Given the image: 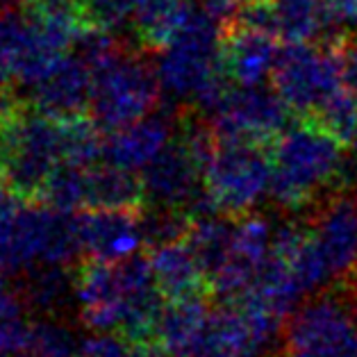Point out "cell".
<instances>
[{
    "instance_id": "obj_6",
    "label": "cell",
    "mask_w": 357,
    "mask_h": 357,
    "mask_svg": "<svg viewBox=\"0 0 357 357\" xmlns=\"http://www.w3.org/2000/svg\"><path fill=\"white\" fill-rule=\"evenodd\" d=\"M271 84L296 119H305L335 93L342 80V64L330 43H282L271 73Z\"/></svg>"
},
{
    "instance_id": "obj_5",
    "label": "cell",
    "mask_w": 357,
    "mask_h": 357,
    "mask_svg": "<svg viewBox=\"0 0 357 357\" xmlns=\"http://www.w3.org/2000/svg\"><path fill=\"white\" fill-rule=\"evenodd\" d=\"M146 50H126L114 62L93 73L91 119L102 130L123 126L153 114L162 100V82L158 66L146 59Z\"/></svg>"
},
{
    "instance_id": "obj_19",
    "label": "cell",
    "mask_w": 357,
    "mask_h": 357,
    "mask_svg": "<svg viewBox=\"0 0 357 357\" xmlns=\"http://www.w3.org/2000/svg\"><path fill=\"white\" fill-rule=\"evenodd\" d=\"M176 116L169 114H148L135 123L123 126L112 132L105 139V153L102 158L109 164H116L121 169L142 171L164 146L171 142L173 135V121Z\"/></svg>"
},
{
    "instance_id": "obj_31",
    "label": "cell",
    "mask_w": 357,
    "mask_h": 357,
    "mask_svg": "<svg viewBox=\"0 0 357 357\" xmlns=\"http://www.w3.org/2000/svg\"><path fill=\"white\" fill-rule=\"evenodd\" d=\"M335 48L342 64V80L348 91L355 93L357 98V32L344 30L335 39Z\"/></svg>"
},
{
    "instance_id": "obj_21",
    "label": "cell",
    "mask_w": 357,
    "mask_h": 357,
    "mask_svg": "<svg viewBox=\"0 0 357 357\" xmlns=\"http://www.w3.org/2000/svg\"><path fill=\"white\" fill-rule=\"evenodd\" d=\"M148 205L146 187L137 171L116 164L86 169V210H135Z\"/></svg>"
},
{
    "instance_id": "obj_28",
    "label": "cell",
    "mask_w": 357,
    "mask_h": 357,
    "mask_svg": "<svg viewBox=\"0 0 357 357\" xmlns=\"http://www.w3.org/2000/svg\"><path fill=\"white\" fill-rule=\"evenodd\" d=\"M77 346L80 342L71 328L53 319H43L32 324L28 342L16 357H75Z\"/></svg>"
},
{
    "instance_id": "obj_9",
    "label": "cell",
    "mask_w": 357,
    "mask_h": 357,
    "mask_svg": "<svg viewBox=\"0 0 357 357\" xmlns=\"http://www.w3.org/2000/svg\"><path fill=\"white\" fill-rule=\"evenodd\" d=\"M312 241L330 284L357 273V198L344 189L314 207L310 216Z\"/></svg>"
},
{
    "instance_id": "obj_17",
    "label": "cell",
    "mask_w": 357,
    "mask_h": 357,
    "mask_svg": "<svg viewBox=\"0 0 357 357\" xmlns=\"http://www.w3.org/2000/svg\"><path fill=\"white\" fill-rule=\"evenodd\" d=\"M151 271L164 301H180L191 296H212L210 278L200 264L187 237L146 248Z\"/></svg>"
},
{
    "instance_id": "obj_35",
    "label": "cell",
    "mask_w": 357,
    "mask_h": 357,
    "mask_svg": "<svg viewBox=\"0 0 357 357\" xmlns=\"http://www.w3.org/2000/svg\"><path fill=\"white\" fill-rule=\"evenodd\" d=\"M3 123H5V116L0 114V139H3Z\"/></svg>"
},
{
    "instance_id": "obj_13",
    "label": "cell",
    "mask_w": 357,
    "mask_h": 357,
    "mask_svg": "<svg viewBox=\"0 0 357 357\" xmlns=\"http://www.w3.org/2000/svg\"><path fill=\"white\" fill-rule=\"evenodd\" d=\"M146 196L153 205L187 210L203 191V169L187 137L176 128V137L142 169Z\"/></svg>"
},
{
    "instance_id": "obj_3",
    "label": "cell",
    "mask_w": 357,
    "mask_h": 357,
    "mask_svg": "<svg viewBox=\"0 0 357 357\" xmlns=\"http://www.w3.org/2000/svg\"><path fill=\"white\" fill-rule=\"evenodd\" d=\"M282 357H357V301L324 289L305 298L287 319Z\"/></svg>"
},
{
    "instance_id": "obj_18",
    "label": "cell",
    "mask_w": 357,
    "mask_h": 357,
    "mask_svg": "<svg viewBox=\"0 0 357 357\" xmlns=\"http://www.w3.org/2000/svg\"><path fill=\"white\" fill-rule=\"evenodd\" d=\"M212 312L210 296L167 301L155 330V351L162 357H194L210 328Z\"/></svg>"
},
{
    "instance_id": "obj_22",
    "label": "cell",
    "mask_w": 357,
    "mask_h": 357,
    "mask_svg": "<svg viewBox=\"0 0 357 357\" xmlns=\"http://www.w3.org/2000/svg\"><path fill=\"white\" fill-rule=\"evenodd\" d=\"M191 12V0H139L132 16L137 46L146 53H162L176 39Z\"/></svg>"
},
{
    "instance_id": "obj_36",
    "label": "cell",
    "mask_w": 357,
    "mask_h": 357,
    "mask_svg": "<svg viewBox=\"0 0 357 357\" xmlns=\"http://www.w3.org/2000/svg\"><path fill=\"white\" fill-rule=\"evenodd\" d=\"M25 5H30V3H37V0H23Z\"/></svg>"
},
{
    "instance_id": "obj_27",
    "label": "cell",
    "mask_w": 357,
    "mask_h": 357,
    "mask_svg": "<svg viewBox=\"0 0 357 357\" xmlns=\"http://www.w3.org/2000/svg\"><path fill=\"white\" fill-rule=\"evenodd\" d=\"M39 203L68 214L86 210V169L59 162L43 187Z\"/></svg>"
},
{
    "instance_id": "obj_1",
    "label": "cell",
    "mask_w": 357,
    "mask_h": 357,
    "mask_svg": "<svg viewBox=\"0 0 357 357\" xmlns=\"http://www.w3.org/2000/svg\"><path fill=\"white\" fill-rule=\"evenodd\" d=\"M268 198L287 212H303L344 189L346 146L310 121L296 119L268 146Z\"/></svg>"
},
{
    "instance_id": "obj_37",
    "label": "cell",
    "mask_w": 357,
    "mask_h": 357,
    "mask_svg": "<svg viewBox=\"0 0 357 357\" xmlns=\"http://www.w3.org/2000/svg\"><path fill=\"white\" fill-rule=\"evenodd\" d=\"M355 148H357V139H355Z\"/></svg>"
},
{
    "instance_id": "obj_10",
    "label": "cell",
    "mask_w": 357,
    "mask_h": 357,
    "mask_svg": "<svg viewBox=\"0 0 357 357\" xmlns=\"http://www.w3.org/2000/svg\"><path fill=\"white\" fill-rule=\"evenodd\" d=\"M55 210L12 198L0 210V273L25 275L46 264Z\"/></svg>"
},
{
    "instance_id": "obj_33",
    "label": "cell",
    "mask_w": 357,
    "mask_h": 357,
    "mask_svg": "<svg viewBox=\"0 0 357 357\" xmlns=\"http://www.w3.org/2000/svg\"><path fill=\"white\" fill-rule=\"evenodd\" d=\"M243 3V0H200L205 12H210L214 19L225 21L234 14V10Z\"/></svg>"
},
{
    "instance_id": "obj_34",
    "label": "cell",
    "mask_w": 357,
    "mask_h": 357,
    "mask_svg": "<svg viewBox=\"0 0 357 357\" xmlns=\"http://www.w3.org/2000/svg\"><path fill=\"white\" fill-rule=\"evenodd\" d=\"M12 200V196H10V191H7V187H5V180H3V176H0V210L10 203Z\"/></svg>"
},
{
    "instance_id": "obj_26",
    "label": "cell",
    "mask_w": 357,
    "mask_h": 357,
    "mask_svg": "<svg viewBox=\"0 0 357 357\" xmlns=\"http://www.w3.org/2000/svg\"><path fill=\"white\" fill-rule=\"evenodd\" d=\"M303 121H310L330 137H335L346 148L355 146L357 139V98L353 91L342 84L335 93H330L321 105Z\"/></svg>"
},
{
    "instance_id": "obj_29",
    "label": "cell",
    "mask_w": 357,
    "mask_h": 357,
    "mask_svg": "<svg viewBox=\"0 0 357 357\" xmlns=\"http://www.w3.org/2000/svg\"><path fill=\"white\" fill-rule=\"evenodd\" d=\"M139 0H77L82 25L114 32L135 16Z\"/></svg>"
},
{
    "instance_id": "obj_7",
    "label": "cell",
    "mask_w": 357,
    "mask_h": 357,
    "mask_svg": "<svg viewBox=\"0 0 357 357\" xmlns=\"http://www.w3.org/2000/svg\"><path fill=\"white\" fill-rule=\"evenodd\" d=\"M221 21L203 7L194 10L182 30L162 50L158 75L162 89L180 98H194L196 91L219 68Z\"/></svg>"
},
{
    "instance_id": "obj_4",
    "label": "cell",
    "mask_w": 357,
    "mask_h": 357,
    "mask_svg": "<svg viewBox=\"0 0 357 357\" xmlns=\"http://www.w3.org/2000/svg\"><path fill=\"white\" fill-rule=\"evenodd\" d=\"M216 137V135H214ZM203 187L216 212L239 219L262 203L271 191V155L252 142L216 139L203 167Z\"/></svg>"
},
{
    "instance_id": "obj_24",
    "label": "cell",
    "mask_w": 357,
    "mask_h": 357,
    "mask_svg": "<svg viewBox=\"0 0 357 357\" xmlns=\"http://www.w3.org/2000/svg\"><path fill=\"white\" fill-rule=\"evenodd\" d=\"M28 310L21 287L0 273V357H16L23 351L32 330Z\"/></svg>"
},
{
    "instance_id": "obj_12",
    "label": "cell",
    "mask_w": 357,
    "mask_h": 357,
    "mask_svg": "<svg viewBox=\"0 0 357 357\" xmlns=\"http://www.w3.org/2000/svg\"><path fill=\"white\" fill-rule=\"evenodd\" d=\"M75 303L89 333H121L128 312V291L119 262L86 255L73 266Z\"/></svg>"
},
{
    "instance_id": "obj_20",
    "label": "cell",
    "mask_w": 357,
    "mask_h": 357,
    "mask_svg": "<svg viewBox=\"0 0 357 357\" xmlns=\"http://www.w3.org/2000/svg\"><path fill=\"white\" fill-rule=\"evenodd\" d=\"M282 43H330L344 32L326 0H275Z\"/></svg>"
},
{
    "instance_id": "obj_15",
    "label": "cell",
    "mask_w": 357,
    "mask_h": 357,
    "mask_svg": "<svg viewBox=\"0 0 357 357\" xmlns=\"http://www.w3.org/2000/svg\"><path fill=\"white\" fill-rule=\"evenodd\" d=\"M142 212L135 210L77 212L84 252L89 257L105 259V262H123V259L146 250Z\"/></svg>"
},
{
    "instance_id": "obj_16",
    "label": "cell",
    "mask_w": 357,
    "mask_h": 357,
    "mask_svg": "<svg viewBox=\"0 0 357 357\" xmlns=\"http://www.w3.org/2000/svg\"><path fill=\"white\" fill-rule=\"evenodd\" d=\"M30 105L55 121L84 114L91 105L93 73L73 53L59 57L46 77L30 86Z\"/></svg>"
},
{
    "instance_id": "obj_2",
    "label": "cell",
    "mask_w": 357,
    "mask_h": 357,
    "mask_svg": "<svg viewBox=\"0 0 357 357\" xmlns=\"http://www.w3.org/2000/svg\"><path fill=\"white\" fill-rule=\"evenodd\" d=\"M59 162V121L41 114L30 102H21L5 116L0 176L12 198L39 203L43 187Z\"/></svg>"
},
{
    "instance_id": "obj_14",
    "label": "cell",
    "mask_w": 357,
    "mask_h": 357,
    "mask_svg": "<svg viewBox=\"0 0 357 357\" xmlns=\"http://www.w3.org/2000/svg\"><path fill=\"white\" fill-rule=\"evenodd\" d=\"M280 39L273 34L243 28L234 21H221L219 59L234 84H262L280 57Z\"/></svg>"
},
{
    "instance_id": "obj_32",
    "label": "cell",
    "mask_w": 357,
    "mask_h": 357,
    "mask_svg": "<svg viewBox=\"0 0 357 357\" xmlns=\"http://www.w3.org/2000/svg\"><path fill=\"white\" fill-rule=\"evenodd\" d=\"M326 3L342 25H357V0H326Z\"/></svg>"
},
{
    "instance_id": "obj_30",
    "label": "cell",
    "mask_w": 357,
    "mask_h": 357,
    "mask_svg": "<svg viewBox=\"0 0 357 357\" xmlns=\"http://www.w3.org/2000/svg\"><path fill=\"white\" fill-rule=\"evenodd\" d=\"M142 348L119 333H91L80 339L75 357H139Z\"/></svg>"
},
{
    "instance_id": "obj_25",
    "label": "cell",
    "mask_w": 357,
    "mask_h": 357,
    "mask_svg": "<svg viewBox=\"0 0 357 357\" xmlns=\"http://www.w3.org/2000/svg\"><path fill=\"white\" fill-rule=\"evenodd\" d=\"M100 126L84 114L59 121V153L62 162L75 164V167L89 169L96 160L105 153V139L100 135Z\"/></svg>"
},
{
    "instance_id": "obj_23",
    "label": "cell",
    "mask_w": 357,
    "mask_h": 357,
    "mask_svg": "<svg viewBox=\"0 0 357 357\" xmlns=\"http://www.w3.org/2000/svg\"><path fill=\"white\" fill-rule=\"evenodd\" d=\"M21 294L32 312H41L46 317H55L62 312L68 301H75L73 266L39 264L25 273Z\"/></svg>"
},
{
    "instance_id": "obj_8",
    "label": "cell",
    "mask_w": 357,
    "mask_h": 357,
    "mask_svg": "<svg viewBox=\"0 0 357 357\" xmlns=\"http://www.w3.org/2000/svg\"><path fill=\"white\" fill-rule=\"evenodd\" d=\"M294 112L271 82L234 84L221 107L207 119L216 139L271 146L291 123Z\"/></svg>"
},
{
    "instance_id": "obj_11",
    "label": "cell",
    "mask_w": 357,
    "mask_h": 357,
    "mask_svg": "<svg viewBox=\"0 0 357 357\" xmlns=\"http://www.w3.org/2000/svg\"><path fill=\"white\" fill-rule=\"evenodd\" d=\"M273 232L275 225L257 212L234 219L228 257L210 280L212 296L219 301H234L255 284L271 255Z\"/></svg>"
}]
</instances>
